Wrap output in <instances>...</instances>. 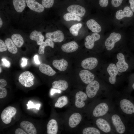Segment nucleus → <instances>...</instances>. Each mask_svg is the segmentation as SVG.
I'll list each match as a JSON object with an SVG mask.
<instances>
[{
    "label": "nucleus",
    "instance_id": "nucleus-49",
    "mask_svg": "<svg viewBox=\"0 0 134 134\" xmlns=\"http://www.w3.org/2000/svg\"><path fill=\"white\" fill-rule=\"evenodd\" d=\"M40 106V104H35V108L37 110H39V107Z\"/></svg>",
    "mask_w": 134,
    "mask_h": 134
},
{
    "label": "nucleus",
    "instance_id": "nucleus-33",
    "mask_svg": "<svg viewBox=\"0 0 134 134\" xmlns=\"http://www.w3.org/2000/svg\"><path fill=\"white\" fill-rule=\"evenodd\" d=\"M63 18L66 21H80L81 18L79 16L70 13H67L63 16Z\"/></svg>",
    "mask_w": 134,
    "mask_h": 134
},
{
    "label": "nucleus",
    "instance_id": "nucleus-20",
    "mask_svg": "<svg viewBox=\"0 0 134 134\" xmlns=\"http://www.w3.org/2000/svg\"><path fill=\"white\" fill-rule=\"evenodd\" d=\"M82 117L80 114L74 113L72 114L69 119L68 125L71 128L76 127L81 122Z\"/></svg>",
    "mask_w": 134,
    "mask_h": 134
},
{
    "label": "nucleus",
    "instance_id": "nucleus-46",
    "mask_svg": "<svg viewBox=\"0 0 134 134\" xmlns=\"http://www.w3.org/2000/svg\"><path fill=\"white\" fill-rule=\"evenodd\" d=\"M60 90H57L55 89H52L51 90V95H53L55 93H60L61 91Z\"/></svg>",
    "mask_w": 134,
    "mask_h": 134
},
{
    "label": "nucleus",
    "instance_id": "nucleus-53",
    "mask_svg": "<svg viewBox=\"0 0 134 134\" xmlns=\"http://www.w3.org/2000/svg\"><path fill=\"white\" fill-rule=\"evenodd\" d=\"M1 72V67H0V72Z\"/></svg>",
    "mask_w": 134,
    "mask_h": 134
},
{
    "label": "nucleus",
    "instance_id": "nucleus-2",
    "mask_svg": "<svg viewBox=\"0 0 134 134\" xmlns=\"http://www.w3.org/2000/svg\"><path fill=\"white\" fill-rule=\"evenodd\" d=\"M34 76L33 74L29 71L22 73L18 78L19 82L26 87H30L33 86L34 83Z\"/></svg>",
    "mask_w": 134,
    "mask_h": 134
},
{
    "label": "nucleus",
    "instance_id": "nucleus-37",
    "mask_svg": "<svg viewBox=\"0 0 134 134\" xmlns=\"http://www.w3.org/2000/svg\"><path fill=\"white\" fill-rule=\"evenodd\" d=\"M7 94L6 89L3 87H0V98L2 99L5 98Z\"/></svg>",
    "mask_w": 134,
    "mask_h": 134
},
{
    "label": "nucleus",
    "instance_id": "nucleus-25",
    "mask_svg": "<svg viewBox=\"0 0 134 134\" xmlns=\"http://www.w3.org/2000/svg\"><path fill=\"white\" fill-rule=\"evenodd\" d=\"M30 38L31 40L36 41L38 45H40L43 42L44 37L41 32L34 30L30 34Z\"/></svg>",
    "mask_w": 134,
    "mask_h": 134
},
{
    "label": "nucleus",
    "instance_id": "nucleus-7",
    "mask_svg": "<svg viewBox=\"0 0 134 134\" xmlns=\"http://www.w3.org/2000/svg\"><path fill=\"white\" fill-rule=\"evenodd\" d=\"M109 110L108 105L106 103L102 102L95 107L93 111V114L96 117H101L106 114Z\"/></svg>",
    "mask_w": 134,
    "mask_h": 134
},
{
    "label": "nucleus",
    "instance_id": "nucleus-35",
    "mask_svg": "<svg viewBox=\"0 0 134 134\" xmlns=\"http://www.w3.org/2000/svg\"><path fill=\"white\" fill-rule=\"evenodd\" d=\"M83 134H100V132L98 129L94 127H88L84 129L82 131Z\"/></svg>",
    "mask_w": 134,
    "mask_h": 134
},
{
    "label": "nucleus",
    "instance_id": "nucleus-51",
    "mask_svg": "<svg viewBox=\"0 0 134 134\" xmlns=\"http://www.w3.org/2000/svg\"><path fill=\"white\" fill-rule=\"evenodd\" d=\"M134 128H132V129H131V131L132 132V133H134V126L133 127Z\"/></svg>",
    "mask_w": 134,
    "mask_h": 134
},
{
    "label": "nucleus",
    "instance_id": "nucleus-31",
    "mask_svg": "<svg viewBox=\"0 0 134 134\" xmlns=\"http://www.w3.org/2000/svg\"><path fill=\"white\" fill-rule=\"evenodd\" d=\"M11 39L15 45L18 47H21L24 44L23 39L19 34H12Z\"/></svg>",
    "mask_w": 134,
    "mask_h": 134
},
{
    "label": "nucleus",
    "instance_id": "nucleus-22",
    "mask_svg": "<svg viewBox=\"0 0 134 134\" xmlns=\"http://www.w3.org/2000/svg\"><path fill=\"white\" fill-rule=\"evenodd\" d=\"M53 66L60 71H63L66 70L68 65L67 61L64 59L58 60H55L52 62Z\"/></svg>",
    "mask_w": 134,
    "mask_h": 134
},
{
    "label": "nucleus",
    "instance_id": "nucleus-1",
    "mask_svg": "<svg viewBox=\"0 0 134 134\" xmlns=\"http://www.w3.org/2000/svg\"><path fill=\"white\" fill-rule=\"evenodd\" d=\"M120 108L123 112L130 118H134V101L130 99H124L120 102Z\"/></svg>",
    "mask_w": 134,
    "mask_h": 134
},
{
    "label": "nucleus",
    "instance_id": "nucleus-3",
    "mask_svg": "<svg viewBox=\"0 0 134 134\" xmlns=\"http://www.w3.org/2000/svg\"><path fill=\"white\" fill-rule=\"evenodd\" d=\"M16 112V109L13 107L9 106L6 107L2 111L1 115L2 121L5 124H9Z\"/></svg>",
    "mask_w": 134,
    "mask_h": 134
},
{
    "label": "nucleus",
    "instance_id": "nucleus-43",
    "mask_svg": "<svg viewBox=\"0 0 134 134\" xmlns=\"http://www.w3.org/2000/svg\"><path fill=\"white\" fill-rule=\"evenodd\" d=\"M15 134H27V133L22 129H17L15 131Z\"/></svg>",
    "mask_w": 134,
    "mask_h": 134
},
{
    "label": "nucleus",
    "instance_id": "nucleus-9",
    "mask_svg": "<svg viewBox=\"0 0 134 134\" xmlns=\"http://www.w3.org/2000/svg\"><path fill=\"white\" fill-rule=\"evenodd\" d=\"M67 10L69 13L81 17L83 16L86 13V10L84 7L77 4L70 5L67 7Z\"/></svg>",
    "mask_w": 134,
    "mask_h": 134
},
{
    "label": "nucleus",
    "instance_id": "nucleus-42",
    "mask_svg": "<svg viewBox=\"0 0 134 134\" xmlns=\"http://www.w3.org/2000/svg\"><path fill=\"white\" fill-rule=\"evenodd\" d=\"M1 61L3 62V65L7 67H9L10 66L9 62L5 58H2Z\"/></svg>",
    "mask_w": 134,
    "mask_h": 134
},
{
    "label": "nucleus",
    "instance_id": "nucleus-11",
    "mask_svg": "<svg viewBox=\"0 0 134 134\" xmlns=\"http://www.w3.org/2000/svg\"><path fill=\"white\" fill-rule=\"evenodd\" d=\"M98 63L97 58L93 57H89L83 60L81 63V66L84 69L91 70L96 67Z\"/></svg>",
    "mask_w": 134,
    "mask_h": 134
},
{
    "label": "nucleus",
    "instance_id": "nucleus-15",
    "mask_svg": "<svg viewBox=\"0 0 134 134\" xmlns=\"http://www.w3.org/2000/svg\"><path fill=\"white\" fill-rule=\"evenodd\" d=\"M79 76L82 81L86 84H88L93 81L95 78V76L93 74L86 69L80 71Z\"/></svg>",
    "mask_w": 134,
    "mask_h": 134
},
{
    "label": "nucleus",
    "instance_id": "nucleus-41",
    "mask_svg": "<svg viewBox=\"0 0 134 134\" xmlns=\"http://www.w3.org/2000/svg\"><path fill=\"white\" fill-rule=\"evenodd\" d=\"M27 109H28L33 108H34L35 107V104L34 105L33 102L31 100H29L27 104Z\"/></svg>",
    "mask_w": 134,
    "mask_h": 134
},
{
    "label": "nucleus",
    "instance_id": "nucleus-26",
    "mask_svg": "<svg viewBox=\"0 0 134 134\" xmlns=\"http://www.w3.org/2000/svg\"><path fill=\"white\" fill-rule=\"evenodd\" d=\"M39 69L41 72L49 76H53L56 73L49 65L44 63L40 65Z\"/></svg>",
    "mask_w": 134,
    "mask_h": 134
},
{
    "label": "nucleus",
    "instance_id": "nucleus-24",
    "mask_svg": "<svg viewBox=\"0 0 134 134\" xmlns=\"http://www.w3.org/2000/svg\"><path fill=\"white\" fill-rule=\"evenodd\" d=\"M48 134H56L58 131V125L57 121L51 119L48 122L47 126Z\"/></svg>",
    "mask_w": 134,
    "mask_h": 134
},
{
    "label": "nucleus",
    "instance_id": "nucleus-27",
    "mask_svg": "<svg viewBox=\"0 0 134 134\" xmlns=\"http://www.w3.org/2000/svg\"><path fill=\"white\" fill-rule=\"evenodd\" d=\"M52 87L55 89L65 91L68 88V84L65 80H59L53 82L52 83Z\"/></svg>",
    "mask_w": 134,
    "mask_h": 134
},
{
    "label": "nucleus",
    "instance_id": "nucleus-44",
    "mask_svg": "<svg viewBox=\"0 0 134 134\" xmlns=\"http://www.w3.org/2000/svg\"><path fill=\"white\" fill-rule=\"evenodd\" d=\"M7 85L6 81L3 79H0V87H5Z\"/></svg>",
    "mask_w": 134,
    "mask_h": 134
},
{
    "label": "nucleus",
    "instance_id": "nucleus-50",
    "mask_svg": "<svg viewBox=\"0 0 134 134\" xmlns=\"http://www.w3.org/2000/svg\"><path fill=\"white\" fill-rule=\"evenodd\" d=\"M3 24V22L2 20L1 19V18H0V28H1L2 27Z\"/></svg>",
    "mask_w": 134,
    "mask_h": 134
},
{
    "label": "nucleus",
    "instance_id": "nucleus-32",
    "mask_svg": "<svg viewBox=\"0 0 134 134\" xmlns=\"http://www.w3.org/2000/svg\"><path fill=\"white\" fill-rule=\"evenodd\" d=\"M68 102L67 97L65 96H62L58 98L55 104V106L56 107L61 108L66 105Z\"/></svg>",
    "mask_w": 134,
    "mask_h": 134
},
{
    "label": "nucleus",
    "instance_id": "nucleus-40",
    "mask_svg": "<svg viewBox=\"0 0 134 134\" xmlns=\"http://www.w3.org/2000/svg\"><path fill=\"white\" fill-rule=\"evenodd\" d=\"M99 4L101 7H105L108 5V0H99Z\"/></svg>",
    "mask_w": 134,
    "mask_h": 134
},
{
    "label": "nucleus",
    "instance_id": "nucleus-47",
    "mask_svg": "<svg viewBox=\"0 0 134 134\" xmlns=\"http://www.w3.org/2000/svg\"><path fill=\"white\" fill-rule=\"evenodd\" d=\"M22 60L23 62L21 64V65L23 67L27 65V59L24 58H23L22 59Z\"/></svg>",
    "mask_w": 134,
    "mask_h": 134
},
{
    "label": "nucleus",
    "instance_id": "nucleus-36",
    "mask_svg": "<svg viewBox=\"0 0 134 134\" xmlns=\"http://www.w3.org/2000/svg\"><path fill=\"white\" fill-rule=\"evenodd\" d=\"M54 0H42V5L46 8L51 7L54 3Z\"/></svg>",
    "mask_w": 134,
    "mask_h": 134
},
{
    "label": "nucleus",
    "instance_id": "nucleus-39",
    "mask_svg": "<svg viewBox=\"0 0 134 134\" xmlns=\"http://www.w3.org/2000/svg\"><path fill=\"white\" fill-rule=\"evenodd\" d=\"M123 0H111V4L114 7H118L121 4Z\"/></svg>",
    "mask_w": 134,
    "mask_h": 134
},
{
    "label": "nucleus",
    "instance_id": "nucleus-12",
    "mask_svg": "<svg viewBox=\"0 0 134 134\" xmlns=\"http://www.w3.org/2000/svg\"><path fill=\"white\" fill-rule=\"evenodd\" d=\"M107 71L110 75L109 81L112 84H114L116 82V77L119 71L116 66L114 64H110L107 68Z\"/></svg>",
    "mask_w": 134,
    "mask_h": 134
},
{
    "label": "nucleus",
    "instance_id": "nucleus-4",
    "mask_svg": "<svg viewBox=\"0 0 134 134\" xmlns=\"http://www.w3.org/2000/svg\"><path fill=\"white\" fill-rule=\"evenodd\" d=\"M111 120L117 133L122 134L125 132L126 130L125 125L119 115L116 114L113 115L111 116Z\"/></svg>",
    "mask_w": 134,
    "mask_h": 134
},
{
    "label": "nucleus",
    "instance_id": "nucleus-13",
    "mask_svg": "<svg viewBox=\"0 0 134 134\" xmlns=\"http://www.w3.org/2000/svg\"><path fill=\"white\" fill-rule=\"evenodd\" d=\"M100 37V34L97 33H93L91 35L87 36L85 38V47L88 49H92L94 46L95 42L99 40Z\"/></svg>",
    "mask_w": 134,
    "mask_h": 134
},
{
    "label": "nucleus",
    "instance_id": "nucleus-45",
    "mask_svg": "<svg viewBox=\"0 0 134 134\" xmlns=\"http://www.w3.org/2000/svg\"><path fill=\"white\" fill-rule=\"evenodd\" d=\"M130 7L133 12H134V0H129Z\"/></svg>",
    "mask_w": 134,
    "mask_h": 134
},
{
    "label": "nucleus",
    "instance_id": "nucleus-5",
    "mask_svg": "<svg viewBox=\"0 0 134 134\" xmlns=\"http://www.w3.org/2000/svg\"><path fill=\"white\" fill-rule=\"evenodd\" d=\"M121 36L119 33L113 32L106 40L105 45L107 49L110 51L114 47L115 44L121 39Z\"/></svg>",
    "mask_w": 134,
    "mask_h": 134
},
{
    "label": "nucleus",
    "instance_id": "nucleus-30",
    "mask_svg": "<svg viewBox=\"0 0 134 134\" xmlns=\"http://www.w3.org/2000/svg\"><path fill=\"white\" fill-rule=\"evenodd\" d=\"M5 43L8 51L10 53L13 54L17 53V49L12 39L7 38L5 40Z\"/></svg>",
    "mask_w": 134,
    "mask_h": 134
},
{
    "label": "nucleus",
    "instance_id": "nucleus-19",
    "mask_svg": "<svg viewBox=\"0 0 134 134\" xmlns=\"http://www.w3.org/2000/svg\"><path fill=\"white\" fill-rule=\"evenodd\" d=\"M21 128L27 134H36L37 131L34 125L28 121H23L20 123Z\"/></svg>",
    "mask_w": 134,
    "mask_h": 134
},
{
    "label": "nucleus",
    "instance_id": "nucleus-16",
    "mask_svg": "<svg viewBox=\"0 0 134 134\" xmlns=\"http://www.w3.org/2000/svg\"><path fill=\"white\" fill-rule=\"evenodd\" d=\"M96 124L98 127L103 132L107 133L111 130V126L105 120L102 118H99L96 121Z\"/></svg>",
    "mask_w": 134,
    "mask_h": 134
},
{
    "label": "nucleus",
    "instance_id": "nucleus-54",
    "mask_svg": "<svg viewBox=\"0 0 134 134\" xmlns=\"http://www.w3.org/2000/svg\"></svg>",
    "mask_w": 134,
    "mask_h": 134
},
{
    "label": "nucleus",
    "instance_id": "nucleus-23",
    "mask_svg": "<svg viewBox=\"0 0 134 134\" xmlns=\"http://www.w3.org/2000/svg\"><path fill=\"white\" fill-rule=\"evenodd\" d=\"M86 25L88 29L94 33H99L101 31L100 26L94 19L88 20L86 22Z\"/></svg>",
    "mask_w": 134,
    "mask_h": 134
},
{
    "label": "nucleus",
    "instance_id": "nucleus-10",
    "mask_svg": "<svg viewBox=\"0 0 134 134\" xmlns=\"http://www.w3.org/2000/svg\"><path fill=\"white\" fill-rule=\"evenodd\" d=\"M46 37L55 42H60L64 39V35L61 31L57 30L52 32L47 33L45 34Z\"/></svg>",
    "mask_w": 134,
    "mask_h": 134
},
{
    "label": "nucleus",
    "instance_id": "nucleus-48",
    "mask_svg": "<svg viewBox=\"0 0 134 134\" xmlns=\"http://www.w3.org/2000/svg\"><path fill=\"white\" fill-rule=\"evenodd\" d=\"M35 63L37 64H39L40 62L38 60V56L37 55H35L34 57Z\"/></svg>",
    "mask_w": 134,
    "mask_h": 134
},
{
    "label": "nucleus",
    "instance_id": "nucleus-34",
    "mask_svg": "<svg viewBox=\"0 0 134 134\" xmlns=\"http://www.w3.org/2000/svg\"><path fill=\"white\" fill-rule=\"evenodd\" d=\"M81 23H78L72 26L70 28L69 30L70 33L74 36H76L78 34L79 30L82 27Z\"/></svg>",
    "mask_w": 134,
    "mask_h": 134
},
{
    "label": "nucleus",
    "instance_id": "nucleus-52",
    "mask_svg": "<svg viewBox=\"0 0 134 134\" xmlns=\"http://www.w3.org/2000/svg\"><path fill=\"white\" fill-rule=\"evenodd\" d=\"M132 87L133 89L134 90V82L133 83L132 85Z\"/></svg>",
    "mask_w": 134,
    "mask_h": 134
},
{
    "label": "nucleus",
    "instance_id": "nucleus-14",
    "mask_svg": "<svg viewBox=\"0 0 134 134\" xmlns=\"http://www.w3.org/2000/svg\"><path fill=\"white\" fill-rule=\"evenodd\" d=\"M88 96L86 94L82 91L77 92L75 95V104L78 108H82L84 107L85 103L84 101L87 100Z\"/></svg>",
    "mask_w": 134,
    "mask_h": 134
},
{
    "label": "nucleus",
    "instance_id": "nucleus-18",
    "mask_svg": "<svg viewBox=\"0 0 134 134\" xmlns=\"http://www.w3.org/2000/svg\"><path fill=\"white\" fill-rule=\"evenodd\" d=\"M133 12L130 7L126 6L124 7L123 10H120L117 11L115 15L116 19L120 20L124 17H130L133 15Z\"/></svg>",
    "mask_w": 134,
    "mask_h": 134
},
{
    "label": "nucleus",
    "instance_id": "nucleus-38",
    "mask_svg": "<svg viewBox=\"0 0 134 134\" xmlns=\"http://www.w3.org/2000/svg\"><path fill=\"white\" fill-rule=\"evenodd\" d=\"M7 47L5 43L1 39H0V52H2L7 50Z\"/></svg>",
    "mask_w": 134,
    "mask_h": 134
},
{
    "label": "nucleus",
    "instance_id": "nucleus-29",
    "mask_svg": "<svg viewBox=\"0 0 134 134\" xmlns=\"http://www.w3.org/2000/svg\"><path fill=\"white\" fill-rule=\"evenodd\" d=\"M54 44L53 41L49 38H47L45 41H43L39 47L38 53L40 54H43L44 53L45 47L49 46L52 48H54Z\"/></svg>",
    "mask_w": 134,
    "mask_h": 134
},
{
    "label": "nucleus",
    "instance_id": "nucleus-8",
    "mask_svg": "<svg viewBox=\"0 0 134 134\" xmlns=\"http://www.w3.org/2000/svg\"><path fill=\"white\" fill-rule=\"evenodd\" d=\"M117 58L118 61L116 64V66L119 72L122 73L127 70L129 65L125 61L124 55L122 53H119L117 55Z\"/></svg>",
    "mask_w": 134,
    "mask_h": 134
},
{
    "label": "nucleus",
    "instance_id": "nucleus-17",
    "mask_svg": "<svg viewBox=\"0 0 134 134\" xmlns=\"http://www.w3.org/2000/svg\"><path fill=\"white\" fill-rule=\"evenodd\" d=\"M26 2L30 9L33 11L41 13L44 10V6L35 0H26Z\"/></svg>",
    "mask_w": 134,
    "mask_h": 134
},
{
    "label": "nucleus",
    "instance_id": "nucleus-28",
    "mask_svg": "<svg viewBox=\"0 0 134 134\" xmlns=\"http://www.w3.org/2000/svg\"><path fill=\"white\" fill-rule=\"evenodd\" d=\"M26 0H13V3L15 10L18 12H22L26 6Z\"/></svg>",
    "mask_w": 134,
    "mask_h": 134
},
{
    "label": "nucleus",
    "instance_id": "nucleus-21",
    "mask_svg": "<svg viewBox=\"0 0 134 134\" xmlns=\"http://www.w3.org/2000/svg\"><path fill=\"white\" fill-rule=\"evenodd\" d=\"M78 45L75 41H72L63 44L61 47L62 51L66 53H71L76 51Z\"/></svg>",
    "mask_w": 134,
    "mask_h": 134
},
{
    "label": "nucleus",
    "instance_id": "nucleus-6",
    "mask_svg": "<svg viewBox=\"0 0 134 134\" xmlns=\"http://www.w3.org/2000/svg\"><path fill=\"white\" fill-rule=\"evenodd\" d=\"M99 82L96 80H93L88 84L86 89V94L88 97L92 98L97 94L100 88Z\"/></svg>",
    "mask_w": 134,
    "mask_h": 134
}]
</instances>
